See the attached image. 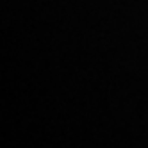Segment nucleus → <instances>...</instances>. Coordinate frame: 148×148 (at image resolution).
I'll use <instances>...</instances> for the list:
<instances>
[]
</instances>
